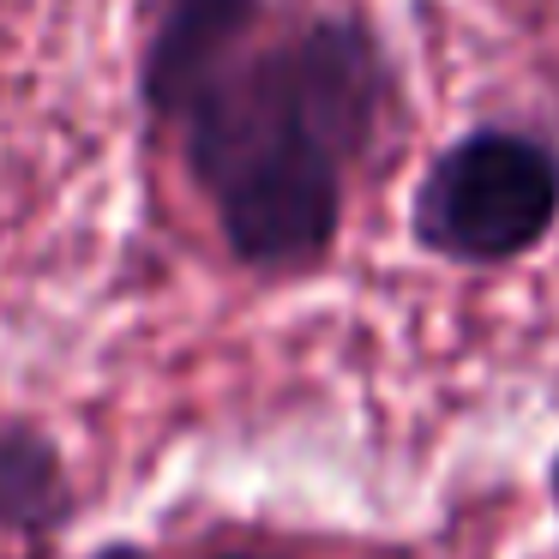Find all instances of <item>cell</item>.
I'll use <instances>...</instances> for the list:
<instances>
[{"label": "cell", "instance_id": "7", "mask_svg": "<svg viewBox=\"0 0 559 559\" xmlns=\"http://www.w3.org/2000/svg\"><path fill=\"white\" fill-rule=\"evenodd\" d=\"M554 506H559V457H554Z\"/></svg>", "mask_w": 559, "mask_h": 559}, {"label": "cell", "instance_id": "4", "mask_svg": "<svg viewBox=\"0 0 559 559\" xmlns=\"http://www.w3.org/2000/svg\"><path fill=\"white\" fill-rule=\"evenodd\" d=\"M79 511V487L67 457L37 421L0 415V535L55 542Z\"/></svg>", "mask_w": 559, "mask_h": 559}, {"label": "cell", "instance_id": "2", "mask_svg": "<svg viewBox=\"0 0 559 559\" xmlns=\"http://www.w3.org/2000/svg\"><path fill=\"white\" fill-rule=\"evenodd\" d=\"M559 229V151L523 127H475L451 139L409 193L421 253L463 271H499Z\"/></svg>", "mask_w": 559, "mask_h": 559}, {"label": "cell", "instance_id": "6", "mask_svg": "<svg viewBox=\"0 0 559 559\" xmlns=\"http://www.w3.org/2000/svg\"><path fill=\"white\" fill-rule=\"evenodd\" d=\"M211 559H265V554H211Z\"/></svg>", "mask_w": 559, "mask_h": 559}, {"label": "cell", "instance_id": "1", "mask_svg": "<svg viewBox=\"0 0 559 559\" xmlns=\"http://www.w3.org/2000/svg\"><path fill=\"white\" fill-rule=\"evenodd\" d=\"M391 103L397 67L379 31L313 13L277 37L253 31L157 127L175 133L235 265L295 283L337 253L349 169L379 145Z\"/></svg>", "mask_w": 559, "mask_h": 559}, {"label": "cell", "instance_id": "3", "mask_svg": "<svg viewBox=\"0 0 559 559\" xmlns=\"http://www.w3.org/2000/svg\"><path fill=\"white\" fill-rule=\"evenodd\" d=\"M253 31H265V0H151L145 49H139V103H145V121L157 127Z\"/></svg>", "mask_w": 559, "mask_h": 559}, {"label": "cell", "instance_id": "5", "mask_svg": "<svg viewBox=\"0 0 559 559\" xmlns=\"http://www.w3.org/2000/svg\"><path fill=\"white\" fill-rule=\"evenodd\" d=\"M85 559H151V554L139 542H103V547H91Z\"/></svg>", "mask_w": 559, "mask_h": 559}]
</instances>
